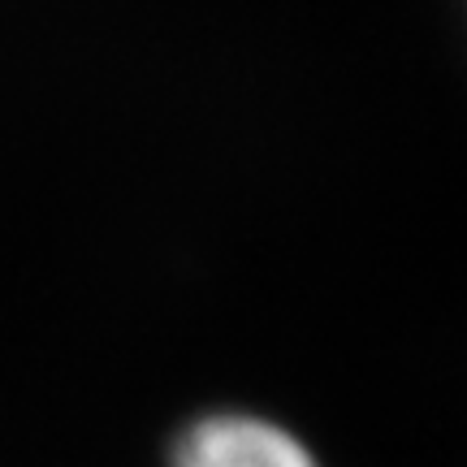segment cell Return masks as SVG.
I'll return each instance as SVG.
<instances>
[{"mask_svg": "<svg viewBox=\"0 0 467 467\" xmlns=\"http://www.w3.org/2000/svg\"><path fill=\"white\" fill-rule=\"evenodd\" d=\"M169 467H320L317 454L299 437L260 416L221 411L195 420L178 446Z\"/></svg>", "mask_w": 467, "mask_h": 467, "instance_id": "obj_1", "label": "cell"}]
</instances>
